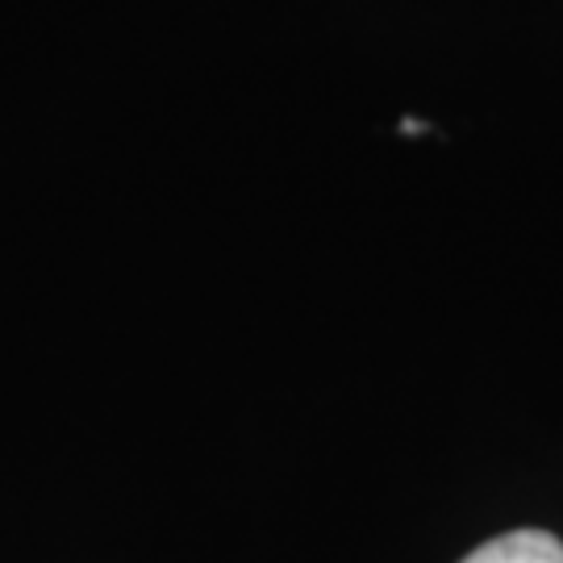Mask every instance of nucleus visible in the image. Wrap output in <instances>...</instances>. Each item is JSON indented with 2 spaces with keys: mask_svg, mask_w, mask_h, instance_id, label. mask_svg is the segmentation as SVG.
<instances>
[{
  "mask_svg": "<svg viewBox=\"0 0 563 563\" xmlns=\"http://www.w3.org/2000/svg\"><path fill=\"white\" fill-rule=\"evenodd\" d=\"M463 563H563V543L547 530H514L472 551Z\"/></svg>",
  "mask_w": 563,
  "mask_h": 563,
  "instance_id": "f257e3e1",
  "label": "nucleus"
}]
</instances>
